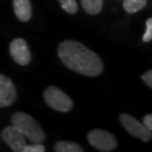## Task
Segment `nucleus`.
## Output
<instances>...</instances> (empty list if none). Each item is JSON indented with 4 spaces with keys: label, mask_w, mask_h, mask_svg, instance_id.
Listing matches in <instances>:
<instances>
[{
    "label": "nucleus",
    "mask_w": 152,
    "mask_h": 152,
    "mask_svg": "<svg viewBox=\"0 0 152 152\" xmlns=\"http://www.w3.org/2000/svg\"><path fill=\"white\" fill-rule=\"evenodd\" d=\"M45 148L42 143H36V142H34V144H26L23 152H45Z\"/></svg>",
    "instance_id": "15"
},
{
    "label": "nucleus",
    "mask_w": 152,
    "mask_h": 152,
    "mask_svg": "<svg viewBox=\"0 0 152 152\" xmlns=\"http://www.w3.org/2000/svg\"><path fill=\"white\" fill-rule=\"evenodd\" d=\"M89 143L100 151H112L117 148L118 140L114 134L103 129L90 130L87 134Z\"/></svg>",
    "instance_id": "4"
},
{
    "label": "nucleus",
    "mask_w": 152,
    "mask_h": 152,
    "mask_svg": "<svg viewBox=\"0 0 152 152\" xmlns=\"http://www.w3.org/2000/svg\"><path fill=\"white\" fill-rule=\"evenodd\" d=\"M44 99L48 107L58 112H69L73 107L71 98L56 86H50L45 90Z\"/></svg>",
    "instance_id": "3"
},
{
    "label": "nucleus",
    "mask_w": 152,
    "mask_h": 152,
    "mask_svg": "<svg viewBox=\"0 0 152 152\" xmlns=\"http://www.w3.org/2000/svg\"><path fill=\"white\" fill-rule=\"evenodd\" d=\"M61 8L69 14H75L77 12L78 6L76 0H58Z\"/></svg>",
    "instance_id": "13"
},
{
    "label": "nucleus",
    "mask_w": 152,
    "mask_h": 152,
    "mask_svg": "<svg viewBox=\"0 0 152 152\" xmlns=\"http://www.w3.org/2000/svg\"><path fill=\"white\" fill-rule=\"evenodd\" d=\"M54 151L56 152H83L80 145L71 141H58L54 145Z\"/></svg>",
    "instance_id": "11"
},
{
    "label": "nucleus",
    "mask_w": 152,
    "mask_h": 152,
    "mask_svg": "<svg viewBox=\"0 0 152 152\" xmlns=\"http://www.w3.org/2000/svg\"><path fill=\"white\" fill-rule=\"evenodd\" d=\"M143 126L149 130H152V115L151 114H148L143 118Z\"/></svg>",
    "instance_id": "17"
},
{
    "label": "nucleus",
    "mask_w": 152,
    "mask_h": 152,
    "mask_svg": "<svg viewBox=\"0 0 152 152\" xmlns=\"http://www.w3.org/2000/svg\"><path fill=\"white\" fill-rule=\"evenodd\" d=\"M13 9L17 18L22 22H28L32 17L30 0H13Z\"/></svg>",
    "instance_id": "9"
},
{
    "label": "nucleus",
    "mask_w": 152,
    "mask_h": 152,
    "mask_svg": "<svg viewBox=\"0 0 152 152\" xmlns=\"http://www.w3.org/2000/svg\"><path fill=\"white\" fill-rule=\"evenodd\" d=\"M2 138L15 152H23L26 146L25 135L15 126H8L2 130Z\"/></svg>",
    "instance_id": "7"
},
{
    "label": "nucleus",
    "mask_w": 152,
    "mask_h": 152,
    "mask_svg": "<svg viewBox=\"0 0 152 152\" xmlns=\"http://www.w3.org/2000/svg\"><path fill=\"white\" fill-rule=\"evenodd\" d=\"M17 91L10 78L0 74V108L7 107L16 101Z\"/></svg>",
    "instance_id": "8"
},
{
    "label": "nucleus",
    "mask_w": 152,
    "mask_h": 152,
    "mask_svg": "<svg viewBox=\"0 0 152 152\" xmlns=\"http://www.w3.org/2000/svg\"><path fill=\"white\" fill-rule=\"evenodd\" d=\"M147 0H124V8L127 13L133 14L140 11L146 5Z\"/></svg>",
    "instance_id": "12"
},
{
    "label": "nucleus",
    "mask_w": 152,
    "mask_h": 152,
    "mask_svg": "<svg viewBox=\"0 0 152 152\" xmlns=\"http://www.w3.org/2000/svg\"><path fill=\"white\" fill-rule=\"evenodd\" d=\"M10 54L15 61L20 65H27L32 58L31 51L25 39L18 38L11 42L9 47Z\"/></svg>",
    "instance_id": "6"
},
{
    "label": "nucleus",
    "mask_w": 152,
    "mask_h": 152,
    "mask_svg": "<svg viewBox=\"0 0 152 152\" xmlns=\"http://www.w3.org/2000/svg\"><path fill=\"white\" fill-rule=\"evenodd\" d=\"M151 39H152V19L151 18H148L146 20V31H145L143 37H142V41L148 42Z\"/></svg>",
    "instance_id": "14"
},
{
    "label": "nucleus",
    "mask_w": 152,
    "mask_h": 152,
    "mask_svg": "<svg viewBox=\"0 0 152 152\" xmlns=\"http://www.w3.org/2000/svg\"><path fill=\"white\" fill-rule=\"evenodd\" d=\"M58 56L66 67L85 76H98L104 64L96 53L76 41H64L58 45Z\"/></svg>",
    "instance_id": "1"
},
{
    "label": "nucleus",
    "mask_w": 152,
    "mask_h": 152,
    "mask_svg": "<svg viewBox=\"0 0 152 152\" xmlns=\"http://www.w3.org/2000/svg\"><path fill=\"white\" fill-rule=\"evenodd\" d=\"M104 0H81L84 11L90 15H97L101 12Z\"/></svg>",
    "instance_id": "10"
},
{
    "label": "nucleus",
    "mask_w": 152,
    "mask_h": 152,
    "mask_svg": "<svg viewBox=\"0 0 152 152\" xmlns=\"http://www.w3.org/2000/svg\"><path fill=\"white\" fill-rule=\"evenodd\" d=\"M12 124L15 126L24 135L36 143H42L45 139V134L41 126L31 115L19 112L12 115Z\"/></svg>",
    "instance_id": "2"
},
{
    "label": "nucleus",
    "mask_w": 152,
    "mask_h": 152,
    "mask_svg": "<svg viewBox=\"0 0 152 152\" xmlns=\"http://www.w3.org/2000/svg\"><path fill=\"white\" fill-rule=\"evenodd\" d=\"M141 79L148 87L152 88V70L145 71L144 73L141 75Z\"/></svg>",
    "instance_id": "16"
},
{
    "label": "nucleus",
    "mask_w": 152,
    "mask_h": 152,
    "mask_svg": "<svg viewBox=\"0 0 152 152\" xmlns=\"http://www.w3.org/2000/svg\"><path fill=\"white\" fill-rule=\"evenodd\" d=\"M120 121L121 124H123V126L129 132V134L145 142L151 140V130L146 129L143 126V124H140L136 118L127 114H121Z\"/></svg>",
    "instance_id": "5"
}]
</instances>
